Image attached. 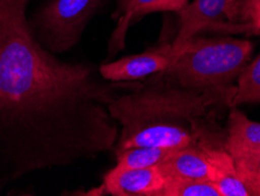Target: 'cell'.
<instances>
[{
	"instance_id": "obj_10",
	"label": "cell",
	"mask_w": 260,
	"mask_h": 196,
	"mask_svg": "<svg viewBox=\"0 0 260 196\" xmlns=\"http://www.w3.org/2000/svg\"><path fill=\"white\" fill-rule=\"evenodd\" d=\"M224 147L231 155L260 147V122L250 120L237 107H230Z\"/></svg>"
},
{
	"instance_id": "obj_21",
	"label": "cell",
	"mask_w": 260,
	"mask_h": 196,
	"mask_svg": "<svg viewBox=\"0 0 260 196\" xmlns=\"http://www.w3.org/2000/svg\"><path fill=\"white\" fill-rule=\"evenodd\" d=\"M6 182L5 181H2V180H0V191H2V189H3V188L4 187H5L6 186Z\"/></svg>"
},
{
	"instance_id": "obj_3",
	"label": "cell",
	"mask_w": 260,
	"mask_h": 196,
	"mask_svg": "<svg viewBox=\"0 0 260 196\" xmlns=\"http://www.w3.org/2000/svg\"><path fill=\"white\" fill-rule=\"evenodd\" d=\"M251 41L233 38H193L179 51L177 59L162 74L178 86L193 90L232 91L250 61Z\"/></svg>"
},
{
	"instance_id": "obj_11",
	"label": "cell",
	"mask_w": 260,
	"mask_h": 196,
	"mask_svg": "<svg viewBox=\"0 0 260 196\" xmlns=\"http://www.w3.org/2000/svg\"><path fill=\"white\" fill-rule=\"evenodd\" d=\"M158 0H120L117 9L118 24L112 33L108 45V59L125 47V36L134 20L143 17L145 11Z\"/></svg>"
},
{
	"instance_id": "obj_19",
	"label": "cell",
	"mask_w": 260,
	"mask_h": 196,
	"mask_svg": "<svg viewBox=\"0 0 260 196\" xmlns=\"http://www.w3.org/2000/svg\"><path fill=\"white\" fill-rule=\"evenodd\" d=\"M259 6L260 0H245V3H244V5L242 7V11H240L239 21L243 22V24H246V22L250 20L252 13H253Z\"/></svg>"
},
{
	"instance_id": "obj_20",
	"label": "cell",
	"mask_w": 260,
	"mask_h": 196,
	"mask_svg": "<svg viewBox=\"0 0 260 196\" xmlns=\"http://www.w3.org/2000/svg\"><path fill=\"white\" fill-rule=\"evenodd\" d=\"M246 183V186L250 188L253 196H260V176L251 175V174H239Z\"/></svg>"
},
{
	"instance_id": "obj_16",
	"label": "cell",
	"mask_w": 260,
	"mask_h": 196,
	"mask_svg": "<svg viewBox=\"0 0 260 196\" xmlns=\"http://www.w3.org/2000/svg\"><path fill=\"white\" fill-rule=\"evenodd\" d=\"M189 0H158L145 11L144 15L155 12H176L178 13Z\"/></svg>"
},
{
	"instance_id": "obj_13",
	"label": "cell",
	"mask_w": 260,
	"mask_h": 196,
	"mask_svg": "<svg viewBox=\"0 0 260 196\" xmlns=\"http://www.w3.org/2000/svg\"><path fill=\"white\" fill-rule=\"evenodd\" d=\"M237 81L236 93L230 107L254 103L255 99L260 97V54L243 68Z\"/></svg>"
},
{
	"instance_id": "obj_17",
	"label": "cell",
	"mask_w": 260,
	"mask_h": 196,
	"mask_svg": "<svg viewBox=\"0 0 260 196\" xmlns=\"http://www.w3.org/2000/svg\"><path fill=\"white\" fill-rule=\"evenodd\" d=\"M232 30L235 32H245L252 33V34H260V6L257 10L252 13L250 20H248L246 24L243 25H233Z\"/></svg>"
},
{
	"instance_id": "obj_6",
	"label": "cell",
	"mask_w": 260,
	"mask_h": 196,
	"mask_svg": "<svg viewBox=\"0 0 260 196\" xmlns=\"http://www.w3.org/2000/svg\"><path fill=\"white\" fill-rule=\"evenodd\" d=\"M168 176L159 166L148 168L114 167L103 176L100 188L85 195L162 196Z\"/></svg>"
},
{
	"instance_id": "obj_5",
	"label": "cell",
	"mask_w": 260,
	"mask_h": 196,
	"mask_svg": "<svg viewBox=\"0 0 260 196\" xmlns=\"http://www.w3.org/2000/svg\"><path fill=\"white\" fill-rule=\"evenodd\" d=\"M178 57L171 44L148 48L143 53L128 55L120 60L103 64L99 73L110 82H133L147 76L166 72Z\"/></svg>"
},
{
	"instance_id": "obj_2",
	"label": "cell",
	"mask_w": 260,
	"mask_h": 196,
	"mask_svg": "<svg viewBox=\"0 0 260 196\" xmlns=\"http://www.w3.org/2000/svg\"><path fill=\"white\" fill-rule=\"evenodd\" d=\"M236 90H193L178 86L162 73L116 95L108 105L120 133L114 151L141 146L184 148L224 144L215 121L216 108L228 106Z\"/></svg>"
},
{
	"instance_id": "obj_7",
	"label": "cell",
	"mask_w": 260,
	"mask_h": 196,
	"mask_svg": "<svg viewBox=\"0 0 260 196\" xmlns=\"http://www.w3.org/2000/svg\"><path fill=\"white\" fill-rule=\"evenodd\" d=\"M226 0H193L179 11V29L173 45L177 53L209 27L219 26L226 19Z\"/></svg>"
},
{
	"instance_id": "obj_12",
	"label": "cell",
	"mask_w": 260,
	"mask_h": 196,
	"mask_svg": "<svg viewBox=\"0 0 260 196\" xmlns=\"http://www.w3.org/2000/svg\"><path fill=\"white\" fill-rule=\"evenodd\" d=\"M176 149L178 148L154 147V146L117 149L114 151L116 156V167L148 168L160 166L174 154Z\"/></svg>"
},
{
	"instance_id": "obj_14",
	"label": "cell",
	"mask_w": 260,
	"mask_h": 196,
	"mask_svg": "<svg viewBox=\"0 0 260 196\" xmlns=\"http://www.w3.org/2000/svg\"><path fill=\"white\" fill-rule=\"evenodd\" d=\"M162 196H220L210 180H184L168 176Z\"/></svg>"
},
{
	"instance_id": "obj_9",
	"label": "cell",
	"mask_w": 260,
	"mask_h": 196,
	"mask_svg": "<svg viewBox=\"0 0 260 196\" xmlns=\"http://www.w3.org/2000/svg\"><path fill=\"white\" fill-rule=\"evenodd\" d=\"M159 167L169 178L210 180V164L208 157H206L204 151L198 146L176 149L174 154Z\"/></svg>"
},
{
	"instance_id": "obj_8",
	"label": "cell",
	"mask_w": 260,
	"mask_h": 196,
	"mask_svg": "<svg viewBox=\"0 0 260 196\" xmlns=\"http://www.w3.org/2000/svg\"><path fill=\"white\" fill-rule=\"evenodd\" d=\"M210 164V180L217 187L220 196H253L236 167L232 155L224 144H202Z\"/></svg>"
},
{
	"instance_id": "obj_1",
	"label": "cell",
	"mask_w": 260,
	"mask_h": 196,
	"mask_svg": "<svg viewBox=\"0 0 260 196\" xmlns=\"http://www.w3.org/2000/svg\"><path fill=\"white\" fill-rule=\"evenodd\" d=\"M29 0H0V180L74 166L114 151L120 133L108 105L120 88L91 65L66 61L34 38Z\"/></svg>"
},
{
	"instance_id": "obj_22",
	"label": "cell",
	"mask_w": 260,
	"mask_h": 196,
	"mask_svg": "<svg viewBox=\"0 0 260 196\" xmlns=\"http://www.w3.org/2000/svg\"><path fill=\"white\" fill-rule=\"evenodd\" d=\"M254 103H260V97H259L258 99H255V101H254Z\"/></svg>"
},
{
	"instance_id": "obj_18",
	"label": "cell",
	"mask_w": 260,
	"mask_h": 196,
	"mask_svg": "<svg viewBox=\"0 0 260 196\" xmlns=\"http://www.w3.org/2000/svg\"><path fill=\"white\" fill-rule=\"evenodd\" d=\"M245 0H226V19L231 24L239 21V15Z\"/></svg>"
},
{
	"instance_id": "obj_15",
	"label": "cell",
	"mask_w": 260,
	"mask_h": 196,
	"mask_svg": "<svg viewBox=\"0 0 260 196\" xmlns=\"http://www.w3.org/2000/svg\"><path fill=\"white\" fill-rule=\"evenodd\" d=\"M239 174L260 176V147L237 152L232 154Z\"/></svg>"
},
{
	"instance_id": "obj_4",
	"label": "cell",
	"mask_w": 260,
	"mask_h": 196,
	"mask_svg": "<svg viewBox=\"0 0 260 196\" xmlns=\"http://www.w3.org/2000/svg\"><path fill=\"white\" fill-rule=\"evenodd\" d=\"M105 0H48L28 20L34 38L59 55L78 44L88 21Z\"/></svg>"
}]
</instances>
